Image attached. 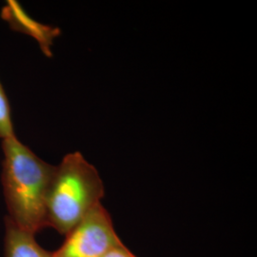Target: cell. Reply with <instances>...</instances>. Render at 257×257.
Masks as SVG:
<instances>
[{
    "label": "cell",
    "mask_w": 257,
    "mask_h": 257,
    "mask_svg": "<svg viewBox=\"0 0 257 257\" xmlns=\"http://www.w3.org/2000/svg\"><path fill=\"white\" fill-rule=\"evenodd\" d=\"M15 136L9 100L0 83V138L5 139Z\"/></svg>",
    "instance_id": "6"
},
{
    "label": "cell",
    "mask_w": 257,
    "mask_h": 257,
    "mask_svg": "<svg viewBox=\"0 0 257 257\" xmlns=\"http://www.w3.org/2000/svg\"><path fill=\"white\" fill-rule=\"evenodd\" d=\"M122 243L110 212L99 204L65 235L52 257H105Z\"/></svg>",
    "instance_id": "3"
},
{
    "label": "cell",
    "mask_w": 257,
    "mask_h": 257,
    "mask_svg": "<svg viewBox=\"0 0 257 257\" xmlns=\"http://www.w3.org/2000/svg\"><path fill=\"white\" fill-rule=\"evenodd\" d=\"M1 18L15 31L23 33L37 40L47 57H52V46L55 38L60 36V29L45 25L29 17L18 1L8 0L1 11Z\"/></svg>",
    "instance_id": "4"
},
{
    "label": "cell",
    "mask_w": 257,
    "mask_h": 257,
    "mask_svg": "<svg viewBox=\"0 0 257 257\" xmlns=\"http://www.w3.org/2000/svg\"><path fill=\"white\" fill-rule=\"evenodd\" d=\"M4 154L1 181L7 217L36 234L47 228V198L55 166L42 160L17 137L2 139Z\"/></svg>",
    "instance_id": "1"
},
{
    "label": "cell",
    "mask_w": 257,
    "mask_h": 257,
    "mask_svg": "<svg viewBox=\"0 0 257 257\" xmlns=\"http://www.w3.org/2000/svg\"><path fill=\"white\" fill-rule=\"evenodd\" d=\"M104 183L97 169L80 152L70 153L55 166L46 205L47 227L66 235L101 204Z\"/></svg>",
    "instance_id": "2"
},
{
    "label": "cell",
    "mask_w": 257,
    "mask_h": 257,
    "mask_svg": "<svg viewBox=\"0 0 257 257\" xmlns=\"http://www.w3.org/2000/svg\"><path fill=\"white\" fill-rule=\"evenodd\" d=\"M105 257H138L133 253L123 243L116 246L109 251V253Z\"/></svg>",
    "instance_id": "7"
},
{
    "label": "cell",
    "mask_w": 257,
    "mask_h": 257,
    "mask_svg": "<svg viewBox=\"0 0 257 257\" xmlns=\"http://www.w3.org/2000/svg\"><path fill=\"white\" fill-rule=\"evenodd\" d=\"M5 257H52V251L42 248L36 234L20 229L7 216L5 217Z\"/></svg>",
    "instance_id": "5"
}]
</instances>
